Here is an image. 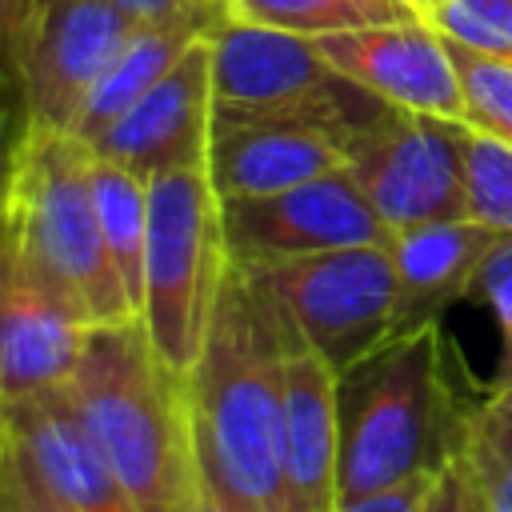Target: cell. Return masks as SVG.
I'll return each instance as SVG.
<instances>
[{"mask_svg":"<svg viewBox=\"0 0 512 512\" xmlns=\"http://www.w3.org/2000/svg\"><path fill=\"white\" fill-rule=\"evenodd\" d=\"M184 392L200 456L260 512H288L280 320L272 296L232 260Z\"/></svg>","mask_w":512,"mask_h":512,"instance_id":"obj_1","label":"cell"},{"mask_svg":"<svg viewBox=\"0 0 512 512\" xmlns=\"http://www.w3.org/2000/svg\"><path fill=\"white\" fill-rule=\"evenodd\" d=\"M464 400L444 320L396 336L340 372V500L444 472L472 440L480 404Z\"/></svg>","mask_w":512,"mask_h":512,"instance_id":"obj_2","label":"cell"},{"mask_svg":"<svg viewBox=\"0 0 512 512\" xmlns=\"http://www.w3.org/2000/svg\"><path fill=\"white\" fill-rule=\"evenodd\" d=\"M64 392L140 512H192L196 436L184 376L152 352L140 316L92 328Z\"/></svg>","mask_w":512,"mask_h":512,"instance_id":"obj_3","label":"cell"},{"mask_svg":"<svg viewBox=\"0 0 512 512\" xmlns=\"http://www.w3.org/2000/svg\"><path fill=\"white\" fill-rule=\"evenodd\" d=\"M4 236L84 324L100 328L136 316L100 232L92 152L84 140L28 128Z\"/></svg>","mask_w":512,"mask_h":512,"instance_id":"obj_4","label":"cell"},{"mask_svg":"<svg viewBox=\"0 0 512 512\" xmlns=\"http://www.w3.org/2000/svg\"><path fill=\"white\" fill-rule=\"evenodd\" d=\"M212 124L288 120L328 132L344 156L392 104L348 80L308 36L228 16L212 36Z\"/></svg>","mask_w":512,"mask_h":512,"instance_id":"obj_5","label":"cell"},{"mask_svg":"<svg viewBox=\"0 0 512 512\" xmlns=\"http://www.w3.org/2000/svg\"><path fill=\"white\" fill-rule=\"evenodd\" d=\"M224 272L228 248L208 164L148 176L140 324L152 352L176 376H188L204 348Z\"/></svg>","mask_w":512,"mask_h":512,"instance_id":"obj_6","label":"cell"},{"mask_svg":"<svg viewBox=\"0 0 512 512\" xmlns=\"http://www.w3.org/2000/svg\"><path fill=\"white\" fill-rule=\"evenodd\" d=\"M244 272L336 376L396 340V268L388 244H348Z\"/></svg>","mask_w":512,"mask_h":512,"instance_id":"obj_7","label":"cell"},{"mask_svg":"<svg viewBox=\"0 0 512 512\" xmlns=\"http://www.w3.org/2000/svg\"><path fill=\"white\" fill-rule=\"evenodd\" d=\"M456 128L460 120L388 108L360 140H352L348 172L384 220L388 236L468 216Z\"/></svg>","mask_w":512,"mask_h":512,"instance_id":"obj_8","label":"cell"},{"mask_svg":"<svg viewBox=\"0 0 512 512\" xmlns=\"http://www.w3.org/2000/svg\"><path fill=\"white\" fill-rule=\"evenodd\" d=\"M136 28L116 0H36L16 44V80L32 128L72 132L80 104Z\"/></svg>","mask_w":512,"mask_h":512,"instance_id":"obj_9","label":"cell"},{"mask_svg":"<svg viewBox=\"0 0 512 512\" xmlns=\"http://www.w3.org/2000/svg\"><path fill=\"white\" fill-rule=\"evenodd\" d=\"M228 260L240 268L348 244H388V228L348 168L268 192L220 200Z\"/></svg>","mask_w":512,"mask_h":512,"instance_id":"obj_10","label":"cell"},{"mask_svg":"<svg viewBox=\"0 0 512 512\" xmlns=\"http://www.w3.org/2000/svg\"><path fill=\"white\" fill-rule=\"evenodd\" d=\"M212 140V44L196 40L140 100H132L88 148L104 160L156 176L208 164Z\"/></svg>","mask_w":512,"mask_h":512,"instance_id":"obj_11","label":"cell"},{"mask_svg":"<svg viewBox=\"0 0 512 512\" xmlns=\"http://www.w3.org/2000/svg\"><path fill=\"white\" fill-rule=\"evenodd\" d=\"M84 324L4 236L0 244V412L68 388L84 340Z\"/></svg>","mask_w":512,"mask_h":512,"instance_id":"obj_12","label":"cell"},{"mask_svg":"<svg viewBox=\"0 0 512 512\" xmlns=\"http://www.w3.org/2000/svg\"><path fill=\"white\" fill-rule=\"evenodd\" d=\"M316 48L348 80H356L392 108L440 116V120H464V92L452 48L428 20L328 32L316 36Z\"/></svg>","mask_w":512,"mask_h":512,"instance_id":"obj_13","label":"cell"},{"mask_svg":"<svg viewBox=\"0 0 512 512\" xmlns=\"http://www.w3.org/2000/svg\"><path fill=\"white\" fill-rule=\"evenodd\" d=\"M284 348V508L336 512L340 504V408L336 372L276 308Z\"/></svg>","mask_w":512,"mask_h":512,"instance_id":"obj_14","label":"cell"},{"mask_svg":"<svg viewBox=\"0 0 512 512\" xmlns=\"http://www.w3.org/2000/svg\"><path fill=\"white\" fill-rule=\"evenodd\" d=\"M4 432L16 440L32 472L68 512H140L116 480L92 436L84 432L68 392H48L0 412Z\"/></svg>","mask_w":512,"mask_h":512,"instance_id":"obj_15","label":"cell"},{"mask_svg":"<svg viewBox=\"0 0 512 512\" xmlns=\"http://www.w3.org/2000/svg\"><path fill=\"white\" fill-rule=\"evenodd\" d=\"M496 240L500 232L472 216L392 232L388 252L396 268V336L444 320V312L472 292V280Z\"/></svg>","mask_w":512,"mask_h":512,"instance_id":"obj_16","label":"cell"},{"mask_svg":"<svg viewBox=\"0 0 512 512\" xmlns=\"http://www.w3.org/2000/svg\"><path fill=\"white\" fill-rule=\"evenodd\" d=\"M336 168H348V156L320 128L288 124V120L212 124L208 176L220 200L268 196Z\"/></svg>","mask_w":512,"mask_h":512,"instance_id":"obj_17","label":"cell"},{"mask_svg":"<svg viewBox=\"0 0 512 512\" xmlns=\"http://www.w3.org/2000/svg\"><path fill=\"white\" fill-rule=\"evenodd\" d=\"M228 20L224 8H188V12H172V16H152V20H136V28L128 32V40L120 44V52L112 56V64L104 68V76L96 80V88L88 92V100L76 112V124L68 136L76 140H92L100 136L132 100H140L196 40H208L220 24Z\"/></svg>","mask_w":512,"mask_h":512,"instance_id":"obj_18","label":"cell"},{"mask_svg":"<svg viewBox=\"0 0 512 512\" xmlns=\"http://www.w3.org/2000/svg\"><path fill=\"white\" fill-rule=\"evenodd\" d=\"M92 152V148H88ZM92 196L108 256L124 280V292L140 316L144 300V244H148V180L132 168L92 152Z\"/></svg>","mask_w":512,"mask_h":512,"instance_id":"obj_19","label":"cell"},{"mask_svg":"<svg viewBox=\"0 0 512 512\" xmlns=\"http://www.w3.org/2000/svg\"><path fill=\"white\" fill-rule=\"evenodd\" d=\"M228 16L276 32H296L308 40L368 24L424 20L400 0H228Z\"/></svg>","mask_w":512,"mask_h":512,"instance_id":"obj_20","label":"cell"},{"mask_svg":"<svg viewBox=\"0 0 512 512\" xmlns=\"http://www.w3.org/2000/svg\"><path fill=\"white\" fill-rule=\"evenodd\" d=\"M460 176H464V212L500 236H512V144L460 120Z\"/></svg>","mask_w":512,"mask_h":512,"instance_id":"obj_21","label":"cell"},{"mask_svg":"<svg viewBox=\"0 0 512 512\" xmlns=\"http://www.w3.org/2000/svg\"><path fill=\"white\" fill-rule=\"evenodd\" d=\"M448 48H452L460 92H464V124L512 144V64L488 60L452 40Z\"/></svg>","mask_w":512,"mask_h":512,"instance_id":"obj_22","label":"cell"},{"mask_svg":"<svg viewBox=\"0 0 512 512\" xmlns=\"http://www.w3.org/2000/svg\"><path fill=\"white\" fill-rule=\"evenodd\" d=\"M424 20L444 40L512 64V0H444Z\"/></svg>","mask_w":512,"mask_h":512,"instance_id":"obj_23","label":"cell"},{"mask_svg":"<svg viewBox=\"0 0 512 512\" xmlns=\"http://www.w3.org/2000/svg\"><path fill=\"white\" fill-rule=\"evenodd\" d=\"M472 300H480V308L492 316L496 332H500V372L496 380L512 376V236H500L492 244V252L484 256L476 280H472Z\"/></svg>","mask_w":512,"mask_h":512,"instance_id":"obj_24","label":"cell"},{"mask_svg":"<svg viewBox=\"0 0 512 512\" xmlns=\"http://www.w3.org/2000/svg\"><path fill=\"white\" fill-rule=\"evenodd\" d=\"M28 128L32 124H28V108H24V88L12 72L0 68V244H4V228H8V200H12Z\"/></svg>","mask_w":512,"mask_h":512,"instance_id":"obj_25","label":"cell"},{"mask_svg":"<svg viewBox=\"0 0 512 512\" xmlns=\"http://www.w3.org/2000/svg\"><path fill=\"white\" fill-rule=\"evenodd\" d=\"M4 424V420H0ZM0 480H4V500L8 512H68L48 488L44 480L32 472V464L24 460V452L16 448V440L4 432V464H0Z\"/></svg>","mask_w":512,"mask_h":512,"instance_id":"obj_26","label":"cell"},{"mask_svg":"<svg viewBox=\"0 0 512 512\" xmlns=\"http://www.w3.org/2000/svg\"><path fill=\"white\" fill-rule=\"evenodd\" d=\"M424 512H488L484 492H480V480H476V468L468 460V448L444 472H436Z\"/></svg>","mask_w":512,"mask_h":512,"instance_id":"obj_27","label":"cell"},{"mask_svg":"<svg viewBox=\"0 0 512 512\" xmlns=\"http://www.w3.org/2000/svg\"><path fill=\"white\" fill-rule=\"evenodd\" d=\"M468 460L476 468L488 512H512V452H500L484 440H468Z\"/></svg>","mask_w":512,"mask_h":512,"instance_id":"obj_28","label":"cell"},{"mask_svg":"<svg viewBox=\"0 0 512 512\" xmlns=\"http://www.w3.org/2000/svg\"><path fill=\"white\" fill-rule=\"evenodd\" d=\"M432 480L436 476H408L400 484L364 492L356 500H340L336 512H424L428 492H432Z\"/></svg>","mask_w":512,"mask_h":512,"instance_id":"obj_29","label":"cell"},{"mask_svg":"<svg viewBox=\"0 0 512 512\" xmlns=\"http://www.w3.org/2000/svg\"><path fill=\"white\" fill-rule=\"evenodd\" d=\"M472 436L500 452H512V376L496 380V388L480 400L472 416Z\"/></svg>","mask_w":512,"mask_h":512,"instance_id":"obj_30","label":"cell"},{"mask_svg":"<svg viewBox=\"0 0 512 512\" xmlns=\"http://www.w3.org/2000/svg\"><path fill=\"white\" fill-rule=\"evenodd\" d=\"M192 512H260L256 504H248L216 468L208 456H200L196 448V500Z\"/></svg>","mask_w":512,"mask_h":512,"instance_id":"obj_31","label":"cell"},{"mask_svg":"<svg viewBox=\"0 0 512 512\" xmlns=\"http://www.w3.org/2000/svg\"><path fill=\"white\" fill-rule=\"evenodd\" d=\"M36 0H0V68L16 76V44Z\"/></svg>","mask_w":512,"mask_h":512,"instance_id":"obj_32","label":"cell"},{"mask_svg":"<svg viewBox=\"0 0 512 512\" xmlns=\"http://www.w3.org/2000/svg\"><path fill=\"white\" fill-rule=\"evenodd\" d=\"M124 12H132L136 20H152V16H172V12H188V8H224L228 0H116Z\"/></svg>","mask_w":512,"mask_h":512,"instance_id":"obj_33","label":"cell"},{"mask_svg":"<svg viewBox=\"0 0 512 512\" xmlns=\"http://www.w3.org/2000/svg\"><path fill=\"white\" fill-rule=\"evenodd\" d=\"M400 4H408L416 16H428V12H432V8H440L444 0H400Z\"/></svg>","mask_w":512,"mask_h":512,"instance_id":"obj_34","label":"cell"},{"mask_svg":"<svg viewBox=\"0 0 512 512\" xmlns=\"http://www.w3.org/2000/svg\"><path fill=\"white\" fill-rule=\"evenodd\" d=\"M4 464V460H0ZM0 512H8V500H4V480H0Z\"/></svg>","mask_w":512,"mask_h":512,"instance_id":"obj_35","label":"cell"},{"mask_svg":"<svg viewBox=\"0 0 512 512\" xmlns=\"http://www.w3.org/2000/svg\"><path fill=\"white\" fill-rule=\"evenodd\" d=\"M0 460H4V424H0Z\"/></svg>","mask_w":512,"mask_h":512,"instance_id":"obj_36","label":"cell"}]
</instances>
